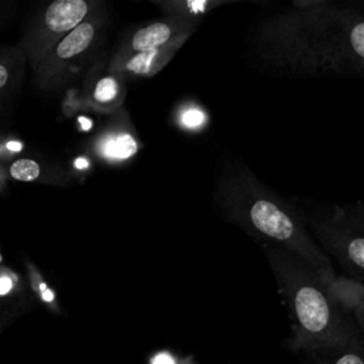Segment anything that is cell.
Here are the masks:
<instances>
[{
  "label": "cell",
  "instance_id": "cell-21",
  "mask_svg": "<svg viewBox=\"0 0 364 364\" xmlns=\"http://www.w3.org/2000/svg\"><path fill=\"white\" fill-rule=\"evenodd\" d=\"M13 283H11V279L7 276V274H3L0 276V296H4L10 291Z\"/></svg>",
  "mask_w": 364,
  "mask_h": 364
},
{
  "label": "cell",
  "instance_id": "cell-5",
  "mask_svg": "<svg viewBox=\"0 0 364 364\" xmlns=\"http://www.w3.org/2000/svg\"><path fill=\"white\" fill-rule=\"evenodd\" d=\"M107 26L105 11L97 9L70 34H67L33 70L36 82L41 88H51L65 81L70 71L90 60L104 37Z\"/></svg>",
  "mask_w": 364,
  "mask_h": 364
},
{
  "label": "cell",
  "instance_id": "cell-4",
  "mask_svg": "<svg viewBox=\"0 0 364 364\" xmlns=\"http://www.w3.org/2000/svg\"><path fill=\"white\" fill-rule=\"evenodd\" d=\"M290 199L330 260L336 262L346 272V276L364 283V232L346 219L340 205L300 196Z\"/></svg>",
  "mask_w": 364,
  "mask_h": 364
},
{
  "label": "cell",
  "instance_id": "cell-20",
  "mask_svg": "<svg viewBox=\"0 0 364 364\" xmlns=\"http://www.w3.org/2000/svg\"><path fill=\"white\" fill-rule=\"evenodd\" d=\"M353 321L358 330V334L361 336L363 341H364V303H361L351 314Z\"/></svg>",
  "mask_w": 364,
  "mask_h": 364
},
{
  "label": "cell",
  "instance_id": "cell-15",
  "mask_svg": "<svg viewBox=\"0 0 364 364\" xmlns=\"http://www.w3.org/2000/svg\"><path fill=\"white\" fill-rule=\"evenodd\" d=\"M44 169L33 158H17L11 162L9 166V173L14 181L18 182H37V181H46L43 178Z\"/></svg>",
  "mask_w": 364,
  "mask_h": 364
},
{
  "label": "cell",
  "instance_id": "cell-2",
  "mask_svg": "<svg viewBox=\"0 0 364 364\" xmlns=\"http://www.w3.org/2000/svg\"><path fill=\"white\" fill-rule=\"evenodd\" d=\"M213 206L253 240L276 246L311 269L320 282L336 274L334 263L309 232L290 198L269 188L245 162L228 159L216 173Z\"/></svg>",
  "mask_w": 364,
  "mask_h": 364
},
{
  "label": "cell",
  "instance_id": "cell-17",
  "mask_svg": "<svg viewBox=\"0 0 364 364\" xmlns=\"http://www.w3.org/2000/svg\"><path fill=\"white\" fill-rule=\"evenodd\" d=\"M182 355L173 353L172 350L168 348H161L154 351L148 360L146 364H181Z\"/></svg>",
  "mask_w": 364,
  "mask_h": 364
},
{
  "label": "cell",
  "instance_id": "cell-19",
  "mask_svg": "<svg viewBox=\"0 0 364 364\" xmlns=\"http://www.w3.org/2000/svg\"><path fill=\"white\" fill-rule=\"evenodd\" d=\"M203 121H205V115L198 108H189V109L186 108L181 114V124L182 127H186V128H198L203 124Z\"/></svg>",
  "mask_w": 364,
  "mask_h": 364
},
{
  "label": "cell",
  "instance_id": "cell-22",
  "mask_svg": "<svg viewBox=\"0 0 364 364\" xmlns=\"http://www.w3.org/2000/svg\"><path fill=\"white\" fill-rule=\"evenodd\" d=\"M181 364H198V360L195 358L193 354H186V355H182Z\"/></svg>",
  "mask_w": 364,
  "mask_h": 364
},
{
  "label": "cell",
  "instance_id": "cell-8",
  "mask_svg": "<svg viewBox=\"0 0 364 364\" xmlns=\"http://www.w3.org/2000/svg\"><path fill=\"white\" fill-rule=\"evenodd\" d=\"M189 38L176 40L165 47L134 53L127 55H112L108 64V70L122 75L124 78L129 77H152L159 73L165 65L172 60V57L182 48V46Z\"/></svg>",
  "mask_w": 364,
  "mask_h": 364
},
{
  "label": "cell",
  "instance_id": "cell-10",
  "mask_svg": "<svg viewBox=\"0 0 364 364\" xmlns=\"http://www.w3.org/2000/svg\"><path fill=\"white\" fill-rule=\"evenodd\" d=\"M125 95V78L108 68L107 73L97 74L87 84L88 102L98 111L108 112L119 108Z\"/></svg>",
  "mask_w": 364,
  "mask_h": 364
},
{
  "label": "cell",
  "instance_id": "cell-1",
  "mask_svg": "<svg viewBox=\"0 0 364 364\" xmlns=\"http://www.w3.org/2000/svg\"><path fill=\"white\" fill-rule=\"evenodd\" d=\"M259 67L293 77H364V13L346 3L297 0L260 17L247 36Z\"/></svg>",
  "mask_w": 364,
  "mask_h": 364
},
{
  "label": "cell",
  "instance_id": "cell-18",
  "mask_svg": "<svg viewBox=\"0 0 364 364\" xmlns=\"http://www.w3.org/2000/svg\"><path fill=\"white\" fill-rule=\"evenodd\" d=\"M21 304L17 303H4L0 301V331L6 327L10 321H13L18 314H21L23 309Z\"/></svg>",
  "mask_w": 364,
  "mask_h": 364
},
{
  "label": "cell",
  "instance_id": "cell-12",
  "mask_svg": "<svg viewBox=\"0 0 364 364\" xmlns=\"http://www.w3.org/2000/svg\"><path fill=\"white\" fill-rule=\"evenodd\" d=\"M232 3V0H159L154 4L164 17H173L202 23L203 17L218 7Z\"/></svg>",
  "mask_w": 364,
  "mask_h": 364
},
{
  "label": "cell",
  "instance_id": "cell-16",
  "mask_svg": "<svg viewBox=\"0 0 364 364\" xmlns=\"http://www.w3.org/2000/svg\"><path fill=\"white\" fill-rule=\"evenodd\" d=\"M340 209L350 223H353L357 229L364 232V202L340 205Z\"/></svg>",
  "mask_w": 364,
  "mask_h": 364
},
{
  "label": "cell",
  "instance_id": "cell-13",
  "mask_svg": "<svg viewBox=\"0 0 364 364\" xmlns=\"http://www.w3.org/2000/svg\"><path fill=\"white\" fill-rule=\"evenodd\" d=\"M303 355L307 364H364V341L358 334L343 347Z\"/></svg>",
  "mask_w": 364,
  "mask_h": 364
},
{
  "label": "cell",
  "instance_id": "cell-6",
  "mask_svg": "<svg viewBox=\"0 0 364 364\" xmlns=\"http://www.w3.org/2000/svg\"><path fill=\"white\" fill-rule=\"evenodd\" d=\"M98 6L88 0H55L30 23L21 40V51L34 70L43 58Z\"/></svg>",
  "mask_w": 364,
  "mask_h": 364
},
{
  "label": "cell",
  "instance_id": "cell-9",
  "mask_svg": "<svg viewBox=\"0 0 364 364\" xmlns=\"http://www.w3.org/2000/svg\"><path fill=\"white\" fill-rule=\"evenodd\" d=\"M97 154L108 162H122L139 151V142L129 124L107 128L95 141Z\"/></svg>",
  "mask_w": 364,
  "mask_h": 364
},
{
  "label": "cell",
  "instance_id": "cell-7",
  "mask_svg": "<svg viewBox=\"0 0 364 364\" xmlns=\"http://www.w3.org/2000/svg\"><path fill=\"white\" fill-rule=\"evenodd\" d=\"M202 23L162 17L134 30L118 47L114 55L144 53L165 47L181 38H191Z\"/></svg>",
  "mask_w": 364,
  "mask_h": 364
},
{
  "label": "cell",
  "instance_id": "cell-3",
  "mask_svg": "<svg viewBox=\"0 0 364 364\" xmlns=\"http://www.w3.org/2000/svg\"><path fill=\"white\" fill-rule=\"evenodd\" d=\"M290 318L287 347L293 353L327 351L346 346L358 330L328 297L317 274L290 253L262 245Z\"/></svg>",
  "mask_w": 364,
  "mask_h": 364
},
{
  "label": "cell",
  "instance_id": "cell-11",
  "mask_svg": "<svg viewBox=\"0 0 364 364\" xmlns=\"http://www.w3.org/2000/svg\"><path fill=\"white\" fill-rule=\"evenodd\" d=\"M331 301L347 316L364 303V283L336 273L331 279L321 282Z\"/></svg>",
  "mask_w": 364,
  "mask_h": 364
},
{
  "label": "cell",
  "instance_id": "cell-14",
  "mask_svg": "<svg viewBox=\"0 0 364 364\" xmlns=\"http://www.w3.org/2000/svg\"><path fill=\"white\" fill-rule=\"evenodd\" d=\"M24 61L26 57L20 47L13 51H0V97L11 90Z\"/></svg>",
  "mask_w": 364,
  "mask_h": 364
}]
</instances>
